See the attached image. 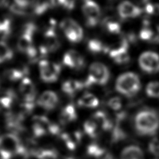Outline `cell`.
I'll use <instances>...</instances> for the list:
<instances>
[{"instance_id": "cell-1", "label": "cell", "mask_w": 159, "mask_h": 159, "mask_svg": "<svg viewBox=\"0 0 159 159\" xmlns=\"http://www.w3.org/2000/svg\"><path fill=\"white\" fill-rule=\"evenodd\" d=\"M135 129L142 135H152L159 129V116L152 109L139 112L134 119Z\"/></svg>"}, {"instance_id": "cell-2", "label": "cell", "mask_w": 159, "mask_h": 159, "mask_svg": "<svg viewBox=\"0 0 159 159\" xmlns=\"http://www.w3.org/2000/svg\"><path fill=\"white\" fill-rule=\"evenodd\" d=\"M115 87L119 93L130 97L135 96L140 90V80L134 73H125L117 78Z\"/></svg>"}, {"instance_id": "cell-3", "label": "cell", "mask_w": 159, "mask_h": 159, "mask_svg": "<svg viewBox=\"0 0 159 159\" xmlns=\"http://www.w3.org/2000/svg\"><path fill=\"white\" fill-rule=\"evenodd\" d=\"M24 152L20 140L12 133L0 135V157L11 159L14 156Z\"/></svg>"}, {"instance_id": "cell-4", "label": "cell", "mask_w": 159, "mask_h": 159, "mask_svg": "<svg viewBox=\"0 0 159 159\" xmlns=\"http://www.w3.org/2000/svg\"><path fill=\"white\" fill-rule=\"evenodd\" d=\"M110 73L106 65L94 62L91 65L87 78L84 82V87H89L93 84L104 85L109 81Z\"/></svg>"}, {"instance_id": "cell-5", "label": "cell", "mask_w": 159, "mask_h": 159, "mask_svg": "<svg viewBox=\"0 0 159 159\" xmlns=\"http://www.w3.org/2000/svg\"><path fill=\"white\" fill-rule=\"evenodd\" d=\"M32 130L36 137H42L47 133L56 135L59 132V128L52 124L44 116H36L33 118Z\"/></svg>"}, {"instance_id": "cell-6", "label": "cell", "mask_w": 159, "mask_h": 159, "mask_svg": "<svg viewBox=\"0 0 159 159\" xmlns=\"http://www.w3.org/2000/svg\"><path fill=\"white\" fill-rule=\"evenodd\" d=\"M60 28L70 42L75 43L82 41L83 30L75 20L70 18L63 20L60 23Z\"/></svg>"}, {"instance_id": "cell-7", "label": "cell", "mask_w": 159, "mask_h": 159, "mask_svg": "<svg viewBox=\"0 0 159 159\" xmlns=\"http://www.w3.org/2000/svg\"><path fill=\"white\" fill-rule=\"evenodd\" d=\"M39 66L40 75L43 81L50 83L57 80L61 73L60 65L43 59L40 61Z\"/></svg>"}, {"instance_id": "cell-8", "label": "cell", "mask_w": 159, "mask_h": 159, "mask_svg": "<svg viewBox=\"0 0 159 159\" xmlns=\"http://www.w3.org/2000/svg\"><path fill=\"white\" fill-rule=\"evenodd\" d=\"M82 12L88 27H93L100 20L101 12L99 6L93 0H85L82 6Z\"/></svg>"}, {"instance_id": "cell-9", "label": "cell", "mask_w": 159, "mask_h": 159, "mask_svg": "<svg viewBox=\"0 0 159 159\" xmlns=\"http://www.w3.org/2000/svg\"><path fill=\"white\" fill-rule=\"evenodd\" d=\"M139 64L142 69L147 73L159 72V55L155 52H143L139 58Z\"/></svg>"}, {"instance_id": "cell-10", "label": "cell", "mask_w": 159, "mask_h": 159, "mask_svg": "<svg viewBox=\"0 0 159 159\" xmlns=\"http://www.w3.org/2000/svg\"><path fill=\"white\" fill-rule=\"evenodd\" d=\"M42 47L48 52H53L60 47V41L55 30V22L52 20L50 26L45 30Z\"/></svg>"}, {"instance_id": "cell-11", "label": "cell", "mask_w": 159, "mask_h": 159, "mask_svg": "<svg viewBox=\"0 0 159 159\" xmlns=\"http://www.w3.org/2000/svg\"><path fill=\"white\" fill-rule=\"evenodd\" d=\"M19 92L23 103H34L36 90L32 80L26 77L22 79L19 87Z\"/></svg>"}, {"instance_id": "cell-12", "label": "cell", "mask_w": 159, "mask_h": 159, "mask_svg": "<svg viewBox=\"0 0 159 159\" xmlns=\"http://www.w3.org/2000/svg\"><path fill=\"white\" fill-rule=\"evenodd\" d=\"M63 63L69 69L75 70H80L85 66V60L83 57L74 50H70L65 53Z\"/></svg>"}, {"instance_id": "cell-13", "label": "cell", "mask_w": 159, "mask_h": 159, "mask_svg": "<svg viewBox=\"0 0 159 159\" xmlns=\"http://www.w3.org/2000/svg\"><path fill=\"white\" fill-rule=\"evenodd\" d=\"M143 10L129 1L122 2L118 7L119 16L123 19L135 18L140 15Z\"/></svg>"}, {"instance_id": "cell-14", "label": "cell", "mask_w": 159, "mask_h": 159, "mask_svg": "<svg viewBox=\"0 0 159 159\" xmlns=\"http://www.w3.org/2000/svg\"><path fill=\"white\" fill-rule=\"evenodd\" d=\"M59 101L58 96L52 91H46L40 96L38 105L46 110H54L57 106Z\"/></svg>"}, {"instance_id": "cell-15", "label": "cell", "mask_w": 159, "mask_h": 159, "mask_svg": "<svg viewBox=\"0 0 159 159\" xmlns=\"http://www.w3.org/2000/svg\"><path fill=\"white\" fill-rule=\"evenodd\" d=\"M92 119L95 121L100 130H110L113 128L112 121L110 120L106 113L103 111L95 112Z\"/></svg>"}, {"instance_id": "cell-16", "label": "cell", "mask_w": 159, "mask_h": 159, "mask_svg": "<svg viewBox=\"0 0 159 159\" xmlns=\"http://www.w3.org/2000/svg\"><path fill=\"white\" fill-rule=\"evenodd\" d=\"M83 87H84V82L77 80H68L62 84L61 89L62 92L66 95L73 96Z\"/></svg>"}, {"instance_id": "cell-17", "label": "cell", "mask_w": 159, "mask_h": 159, "mask_svg": "<svg viewBox=\"0 0 159 159\" xmlns=\"http://www.w3.org/2000/svg\"><path fill=\"white\" fill-rule=\"evenodd\" d=\"M77 119V112L73 104L65 106L59 115V121L61 124H67L75 121Z\"/></svg>"}, {"instance_id": "cell-18", "label": "cell", "mask_w": 159, "mask_h": 159, "mask_svg": "<svg viewBox=\"0 0 159 159\" xmlns=\"http://www.w3.org/2000/svg\"><path fill=\"white\" fill-rule=\"evenodd\" d=\"M121 159H144V153L139 147L130 145L122 151Z\"/></svg>"}, {"instance_id": "cell-19", "label": "cell", "mask_w": 159, "mask_h": 159, "mask_svg": "<svg viewBox=\"0 0 159 159\" xmlns=\"http://www.w3.org/2000/svg\"><path fill=\"white\" fill-rule=\"evenodd\" d=\"M78 105L80 107L85 108H95L99 105V101L95 95L91 93H86L79 99Z\"/></svg>"}, {"instance_id": "cell-20", "label": "cell", "mask_w": 159, "mask_h": 159, "mask_svg": "<svg viewBox=\"0 0 159 159\" xmlns=\"http://www.w3.org/2000/svg\"><path fill=\"white\" fill-rule=\"evenodd\" d=\"M27 73V70L26 68H12L6 70L4 75L8 80L16 82L25 78Z\"/></svg>"}, {"instance_id": "cell-21", "label": "cell", "mask_w": 159, "mask_h": 159, "mask_svg": "<svg viewBox=\"0 0 159 159\" xmlns=\"http://www.w3.org/2000/svg\"><path fill=\"white\" fill-rule=\"evenodd\" d=\"M16 96L13 91L7 90L0 95V112L9 110L12 107Z\"/></svg>"}, {"instance_id": "cell-22", "label": "cell", "mask_w": 159, "mask_h": 159, "mask_svg": "<svg viewBox=\"0 0 159 159\" xmlns=\"http://www.w3.org/2000/svg\"><path fill=\"white\" fill-rule=\"evenodd\" d=\"M87 48L90 52L95 55L107 52V46L98 39H90L87 43Z\"/></svg>"}, {"instance_id": "cell-23", "label": "cell", "mask_w": 159, "mask_h": 159, "mask_svg": "<svg viewBox=\"0 0 159 159\" xmlns=\"http://www.w3.org/2000/svg\"><path fill=\"white\" fill-rule=\"evenodd\" d=\"M103 25L107 32L112 34H119L121 31V25L112 18H106L103 22Z\"/></svg>"}, {"instance_id": "cell-24", "label": "cell", "mask_w": 159, "mask_h": 159, "mask_svg": "<svg viewBox=\"0 0 159 159\" xmlns=\"http://www.w3.org/2000/svg\"><path fill=\"white\" fill-rule=\"evenodd\" d=\"M51 8L50 0H35L32 6V11L36 15H42Z\"/></svg>"}, {"instance_id": "cell-25", "label": "cell", "mask_w": 159, "mask_h": 159, "mask_svg": "<svg viewBox=\"0 0 159 159\" xmlns=\"http://www.w3.org/2000/svg\"><path fill=\"white\" fill-rule=\"evenodd\" d=\"M12 31L11 20L7 18L0 20V39H7L11 35Z\"/></svg>"}, {"instance_id": "cell-26", "label": "cell", "mask_w": 159, "mask_h": 159, "mask_svg": "<svg viewBox=\"0 0 159 159\" xmlns=\"http://www.w3.org/2000/svg\"><path fill=\"white\" fill-rule=\"evenodd\" d=\"M13 56V50L4 41H0V64L10 60Z\"/></svg>"}, {"instance_id": "cell-27", "label": "cell", "mask_w": 159, "mask_h": 159, "mask_svg": "<svg viewBox=\"0 0 159 159\" xmlns=\"http://www.w3.org/2000/svg\"><path fill=\"white\" fill-rule=\"evenodd\" d=\"M84 129L85 133L90 136V137H96L98 135L99 132L101 131L97 126V125L95 123V121L91 118L90 119L85 122L84 124Z\"/></svg>"}, {"instance_id": "cell-28", "label": "cell", "mask_w": 159, "mask_h": 159, "mask_svg": "<svg viewBox=\"0 0 159 159\" xmlns=\"http://www.w3.org/2000/svg\"><path fill=\"white\" fill-rule=\"evenodd\" d=\"M51 7L61 8L70 11L75 7L74 2L73 0H50Z\"/></svg>"}, {"instance_id": "cell-29", "label": "cell", "mask_w": 159, "mask_h": 159, "mask_svg": "<svg viewBox=\"0 0 159 159\" xmlns=\"http://www.w3.org/2000/svg\"><path fill=\"white\" fill-rule=\"evenodd\" d=\"M36 155L39 159H56L57 157V153L52 149H41L36 153Z\"/></svg>"}, {"instance_id": "cell-30", "label": "cell", "mask_w": 159, "mask_h": 159, "mask_svg": "<svg viewBox=\"0 0 159 159\" xmlns=\"http://www.w3.org/2000/svg\"><path fill=\"white\" fill-rule=\"evenodd\" d=\"M146 93L151 98H159V82H149L146 87Z\"/></svg>"}, {"instance_id": "cell-31", "label": "cell", "mask_w": 159, "mask_h": 159, "mask_svg": "<svg viewBox=\"0 0 159 159\" xmlns=\"http://www.w3.org/2000/svg\"><path fill=\"white\" fill-rule=\"evenodd\" d=\"M154 33L153 30L149 27L147 24L144 23V27L142 29L140 32V37L143 41H152V40L154 38Z\"/></svg>"}, {"instance_id": "cell-32", "label": "cell", "mask_w": 159, "mask_h": 159, "mask_svg": "<svg viewBox=\"0 0 159 159\" xmlns=\"http://www.w3.org/2000/svg\"><path fill=\"white\" fill-rule=\"evenodd\" d=\"M115 63L118 64H124L128 63L130 61V56L128 53V51H124L117 54L111 57Z\"/></svg>"}, {"instance_id": "cell-33", "label": "cell", "mask_w": 159, "mask_h": 159, "mask_svg": "<svg viewBox=\"0 0 159 159\" xmlns=\"http://www.w3.org/2000/svg\"><path fill=\"white\" fill-rule=\"evenodd\" d=\"M107 105L108 106L113 110H119L121 109L122 106V101L121 98L118 97V96H115L109 99L108 102H107Z\"/></svg>"}, {"instance_id": "cell-34", "label": "cell", "mask_w": 159, "mask_h": 159, "mask_svg": "<svg viewBox=\"0 0 159 159\" xmlns=\"http://www.w3.org/2000/svg\"><path fill=\"white\" fill-rule=\"evenodd\" d=\"M149 150L151 154L155 157H159V140L155 138L151 141L149 144Z\"/></svg>"}, {"instance_id": "cell-35", "label": "cell", "mask_w": 159, "mask_h": 159, "mask_svg": "<svg viewBox=\"0 0 159 159\" xmlns=\"http://www.w3.org/2000/svg\"><path fill=\"white\" fill-rule=\"evenodd\" d=\"M35 0H14V2L17 6L24 8H29L32 7L34 4V2Z\"/></svg>"}, {"instance_id": "cell-36", "label": "cell", "mask_w": 159, "mask_h": 159, "mask_svg": "<svg viewBox=\"0 0 159 159\" xmlns=\"http://www.w3.org/2000/svg\"><path fill=\"white\" fill-rule=\"evenodd\" d=\"M146 13L149 14V15H154L155 13V5L152 4H147L145 7Z\"/></svg>"}, {"instance_id": "cell-37", "label": "cell", "mask_w": 159, "mask_h": 159, "mask_svg": "<svg viewBox=\"0 0 159 159\" xmlns=\"http://www.w3.org/2000/svg\"><path fill=\"white\" fill-rule=\"evenodd\" d=\"M7 5V0H0V7H6Z\"/></svg>"}, {"instance_id": "cell-38", "label": "cell", "mask_w": 159, "mask_h": 159, "mask_svg": "<svg viewBox=\"0 0 159 159\" xmlns=\"http://www.w3.org/2000/svg\"><path fill=\"white\" fill-rule=\"evenodd\" d=\"M142 1H143V2H148L149 0H142Z\"/></svg>"}, {"instance_id": "cell-39", "label": "cell", "mask_w": 159, "mask_h": 159, "mask_svg": "<svg viewBox=\"0 0 159 159\" xmlns=\"http://www.w3.org/2000/svg\"><path fill=\"white\" fill-rule=\"evenodd\" d=\"M66 159H75V158H66Z\"/></svg>"}]
</instances>
